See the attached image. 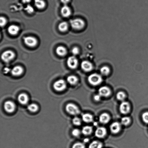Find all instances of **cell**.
<instances>
[{"instance_id":"6da1fadb","label":"cell","mask_w":148,"mask_h":148,"mask_svg":"<svg viewBox=\"0 0 148 148\" xmlns=\"http://www.w3.org/2000/svg\"><path fill=\"white\" fill-rule=\"evenodd\" d=\"M89 83L94 86L99 85L102 81V78L101 75L97 73L91 74L88 78Z\"/></svg>"},{"instance_id":"7a4b0ae2","label":"cell","mask_w":148,"mask_h":148,"mask_svg":"<svg viewBox=\"0 0 148 148\" xmlns=\"http://www.w3.org/2000/svg\"><path fill=\"white\" fill-rule=\"evenodd\" d=\"M70 24L72 28L75 30H81L84 28L85 23L80 19H76L71 20Z\"/></svg>"},{"instance_id":"3957f363","label":"cell","mask_w":148,"mask_h":148,"mask_svg":"<svg viewBox=\"0 0 148 148\" xmlns=\"http://www.w3.org/2000/svg\"><path fill=\"white\" fill-rule=\"evenodd\" d=\"M15 54L11 50H7L4 52L1 55V59L5 63L9 62L14 58Z\"/></svg>"},{"instance_id":"277c9868","label":"cell","mask_w":148,"mask_h":148,"mask_svg":"<svg viewBox=\"0 0 148 148\" xmlns=\"http://www.w3.org/2000/svg\"><path fill=\"white\" fill-rule=\"evenodd\" d=\"M66 110L68 113L73 115L79 114L80 112L79 108L72 103L68 104L66 106Z\"/></svg>"},{"instance_id":"5b68a950","label":"cell","mask_w":148,"mask_h":148,"mask_svg":"<svg viewBox=\"0 0 148 148\" xmlns=\"http://www.w3.org/2000/svg\"><path fill=\"white\" fill-rule=\"evenodd\" d=\"M53 88L57 91H62L65 89L67 84L65 81L59 79L56 81L53 85Z\"/></svg>"},{"instance_id":"8992f818","label":"cell","mask_w":148,"mask_h":148,"mask_svg":"<svg viewBox=\"0 0 148 148\" xmlns=\"http://www.w3.org/2000/svg\"><path fill=\"white\" fill-rule=\"evenodd\" d=\"M24 41L27 46L31 47H35L38 43L36 38L31 36L25 37L24 38Z\"/></svg>"},{"instance_id":"52a82bcc","label":"cell","mask_w":148,"mask_h":148,"mask_svg":"<svg viewBox=\"0 0 148 148\" xmlns=\"http://www.w3.org/2000/svg\"><path fill=\"white\" fill-rule=\"evenodd\" d=\"M79 62L76 57L75 56H71L68 57L67 60L68 67L72 69H75L77 67Z\"/></svg>"},{"instance_id":"ba28073f","label":"cell","mask_w":148,"mask_h":148,"mask_svg":"<svg viewBox=\"0 0 148 148\" xmlns=\"http://www.w3.org/2000/svg\"><path fill=\"white\" fill-rule=\"evenodd\" d=\"M4 109L8 113H12L14 111L15 109V105L13 102L11 101H8L4 104Z\"/></svg>"},{"instance_id":"9c48e42d","label":"cell","mask_w":148,"mask_h":148,"mask_svg":"<svg viewBox=\"0 0 148 148\" xmlns=\"http://www.w3.org/2000/svg\"><path fill=\"white\" fill-rule=\"evenodd\" d=\"M130 109V105L128 102H123L121 103L120 105V112L123 114H126L129 112Z\"/></svg>"},{"instance_id":"30bf717a","label":"cell","mask_w":148,"mask_h":148,"mask_svg":"<svg viewBox=\"0 0 148 148\" xmlns=\"http://www.w3.org/2000/svg\"><path fill=\"white\" fill-rule=\"evenodd\" d=\"M99 94L101 97H107L111 94V90L106 86H103L99 89Z\"/></svg>"},{"instance_id":"8fae6325","label":"cell","mask_w":148,"mask_h":148,"mask_svg":"<svg viewBox=\"0 0 148 148\" xmlns=\"http://www.w3.org/2000/svg\"><path fill=\"white\" fill-rule=\"evenodd\" d=\"M82 69L86 72H89L92 70L93 65L91 63L88 61H84L81 64Z\"/></svg>"},{"instance_id":"7c38bea8","label":"cell","mask_w":148,"mask_h":148,"mask_svg":"<svg viewBox=\"0 0 148 148\" xmlns=\"http://www.w3.org/2000/svg\"><path fill=\"white\" fill-rule=\"evenodd\" d=\"M106 129L103 127H98L95 131V136L99 138L104 137L106 135Z\"/></svg>"},{"instance_id":"4fadbf2b","label":"cell","mask_w":148,"mask_h":148,"mask_svg":"<svg viewBox=\"0 0 148 148\" xmlns=\"http://www.w3.org/2000/svg\"><path fill=\"white\" fill-rule=\"evenodd\" d=\"M61 13L63 17H68L70 16L71 14V11L69 7L67 5H65L61 8Z\"/></svg>"},{"instance_id":"5bb4252c","label":"cell","mask_w":148,"mask_h":148,"mask_svg":"<svg viewBox=\"0 0 148 148\" xmlns=\"http://www.w3.org/2000/svg\"><path fill=\"white\" fill-rule=\"evenodd\" d=\"M111 131L113 134H117L121 129V125L118 122H114L111 125L110 127Z\"/></svg>"},{"instance_id":"9a60e30c","label":"cell","mask_w":148,"mask_h":148,"mask_svg":"<svg viewBox=\"0 0 148 148\" xmlns=\"http://www.w3.org/2000/svg\"><path fill=\"white\" fill-rule=\"evenodd\" d=\"M24 69L23 67L20 66H16L13 67L11 70V73L13 76H20L23 74Z\"/></svg>"},{"instance_id":"2e32d148","label":"cell","mask_w":148,"mask_h":148,"mask_svg":"<svg viewBox=\"0 0 148 148\" xmlns=\"http://www.w3.org/2000/svg\"><path fill=\"white\" fill-rule=\"evenodd\" d=\"M19 31L20 28L18 26L15 25L9 26L8 28V31L11 35H17Z\"/></svg>"},{"instance_id":"e0dca14e","label":"cell","mask_w":148,"mask_h":148,"mask_svg":"<svg viewBox=\"0 0 148 148\" xmlns=\"http://www.w3.org/2000/svg\"><path fill=\"white\" fill-rule=\"evenodd\" d=\"M18 100L20 103L22 105H25L28 103L29 101V97L27 94L25 93H22L19 95Z\"/></svg>"},{"instance_id":"ac0fdd59","label":"cell","mask_w":148,"mask_h":148,"mask_svg":"<svg viewBox=\"0 0 148 148\" xmlns=\"http://www.w3.org/2000/svg\"><path fill=\"white\" fill-rule=\"evenodd\" d=\"M110 120V116L108 114L105 113L102 114L99 117L100 122L103 124H107Z\"/></svg>"},{"instance_id":"d6986e66","label":"cell","mask_w":148,"mask_h":148,"mask_svg":"<svg viewBox=\"0 0 148 148\" xmlns=\"http://www.w3.org/2000/svg\"><path fill=\"white\" fill-rule=\"evenodd\" d=\"M56 53L61 57L65 56L67 53V50L65 47L63 46H59L56 49Z\"/></svg>"},{"instance_id":"ffe728a7","label":"cell","mask_w":148,"mask_h":148,"mask_svg":"<svg viewBox=\"0 0 148 148\" xmlns=\"http://www.w3.org/2000/svg\"><path fill=\"white\" fill-rule=\"evenodd\" d=\"M35 7L39 9H43L46 7V4L44 0H35Z\"/></svg>"},{"instance_id":"44dd1931","label":"cell","mask_w":148,"mask_h":148,"mask_svg":"<svg viewBox=\"0 0 148 148\" xmlns=\"http://www.w3.org/2000/svg\"><path fill=\"white\" fill-rule=\"evenodd\" d=\"M68 25L66 22H62L59 25V30L61 32H65L68 30Z\"/></svg>"},{"instance_id":"7402d4cb","label":"cell","mask_w":148,"mask_h":148,"mask_svg":"<svg viewBox=\"0 0 148 148\" xmlns=\"http://www.w3.org/2000/svg\"><path fill=\"white\" fill-rule=\"evenodd\" d=\"M82 119L85 122L89 123L93 121L92 115L89 113H85L82 116Z\"/></svg>"},{"instance_id":"603a6c76","label":"cell","mask_w":148,"mask_h":148,"mask_svg":"<svg viewBox=\"0 0 148 148\" xmlns=\"http://www.w3.org/2000/svg\"><path fill=\"white\" fill-rule=\"evenodd\" d=\"M67 81L71 85H74L76 84L78 81V79L76 76L71 75L68 76L67 79Z\"/></svg>"},{"instance_id":"cb8c5ba5","label":"cell","mask_w":148,"mask_h":148,"mask_svg":"<svg viewBox=\"0 0 148 148\" xmlns=\"http://www.w3.org/2000/svg\"><path fill=\"white\" fill-rule=\"evenodd\" d=\"M93 131L92 127L90 126H86L83 127L82 132L85 135H89Z\"/></svg>"},{"instance_id":"d4e9b609","label":"cell","mask_w":148,"mask_h":148,"mask_svg":"<svg viewBox=\"0 0 148 148\" xmlns=\"http://www.w3.org/2000/svg\"><path fill=\"white\" fill-rule=\"evenodd\" d=\"M102 144L97 141H94L92 142L89 146V148H102Z\"/></svg>"},{"instance_id":"484cf974","label":"cell","mask_w":148,"mask_h":148,"mask_svg":"<svg viewBox=\"0 0 148 148\" xmlns=\"http://www.w3.org/2000/svg\"><path fill=\"white\" fill-rule=\"evenodd\" d=\"M28 109L30 111L32 112H36L38 110V107L36 104L32 103L30 104L28 106Z\"/></svg>"},{"instance_id":"4316f807","label":"cell","mask_w":148,"mask_h":148,"mask_svg":"<svg viewBox=\"0 0 148 148\" xmlns=\"http://www.w3.org/2000/svg\"><path fill=\"white\" fill-rule=\"evenodd\" d=\"M100 72L102 75H104V76H107L110 73V70L109 67L104 66L101 68V70H100Z\"/></svg>"},{"instance_id":"83f0119b","label":"cell","mask_w":148,"mask_h":148,"mask_svg":"<svg viewBox=\"0 0 148 148\" xmlns=\"http://www.w3.org/2000/svg\"><path fill=\"white\" fill-rule=\"evenodd\" d=\"M131 122V119L128 117H124L122 118L121 123L123 125L127 126Z\"/></svg>"},{"instance_id":"f1b7e54d","label":"cell","mask_w":148,"mask_h":148,"mask_svg":"<svg viewBox=\"0 0 148 148\" xmlns=\"http://www.w3.org/2000/svg\"><path fill=\"white\" fill-rule=\"evenodd\" d=\"M126 97L125 94L123 92L120 91L117 93L116 97L117 99L119 101H122L125 99Z\"/></svg>"},{"instance_id":"f546056e","label":"cell","mask_w":148,"mask_h":148,"mask_svg":"<svg viewBox=\"0 0 148 148\" xmlns=\"http://www.w3.org/2000/svg\"><path fill=\"white\" fill-rule=\"evenodd\" d=\"M73 123L75 125L79 126L81 124V122L80 119L77 117H74L73 119Z\"/></svg>"},{"instance_id":"4dcf8cb0","label":"cell","mask_w":148,"mask_h":148,"mask_svg":"<svg viewBox=\"0 0 148 148\" xmlns=\"http://www.w3.org/2000/svg\"><path fill=\"white\" fill-rule=\"evenodd\" d=\"M72 148H85V146L83 143L77 142L74 144Z\"/></svg>"},{"instance_id":"1f68e13d","label":"cell","mask_w":148,"mask_h":148,"mask_svg":"<svg viewBox=\"0 0 148 148\" xmlns=\"http://www.w3.org/2000/svg\"><path fill=\"white\" fill-rule=\"evenodd\" d=\"M143 121L146 124H148V112H145L142 115Z\"/></svg>"},{"instance_id":"d6a6232c","label":"cell","mask_w":148,"mask_h":148,"mask_svg":"<svg viewBox=\"0 0 148 148\" xmlns=\"http://www.w3.org/2000/svg\"><path fill=\"white\" fill-rule=\"evenodd\" d=\"M7 20L5 17H1L0 18V25L1 27H3L7 24Z\"/></svg>"},{"instance_id":"836d02e7","label":"cell","mask_w":148,"mask_h":148,"mask_svg":"<svg viewBox=\"0 0 148 148\" xmlns=\"http://www.w3.org/2000/svg\"><path fill=\"white\" fill-rule=\"evenodd\" d=\"M79 49L77 47H75L73 48L72 50V53L74 55H77L79 53Z\"/></svg>"},{"instance_id":"e575fe53","label":"cell","mask_w":148,"mask_h":148,"mask_svg":"<svg viewBox=\"0 0 148 148\" xmlns=\"http://www.w3.org/2000/svg\"><path fill=\"white\" fill-rule=\"evenodd\" d=\"M81 133L79 129H76L73 130L72 134L75 137H78L79 136Z\"/></svg>"},{"instance_id":"d590c367","label":"cell","mask_w":148,"mask_h":148,"mask_svg":"<svg viewBox=\"0 0 148 148\" xmlns=\"http://www.w3.org/2000/svg\"><path fill=\"white\" fill-rule=\"evenodd\" d=\"M27 11L28 13H32L33 12V9L31 6H28L27 8Z\"/></svg>"},{"instance_id":"8d00e7d4","label":"cell","mask_w":148,"mask_h":148,"mask_svg":"<svg viewBox=\"0 0 148 148\" xmlns=\"http://www.w3.org/2000/svg\"><path fill=\"white\" fill-rule=\"evenodd\" d=\"M101 96L98 94V95H96L94 96V99L96 101H99L101 99Z\"/></svg>"},{"instance_id":"74e56055","label":"cell","mask_w":148,"mask_h":148,"mask_svg":"<svg viewBox=\"0 0 148 148\" xmlns=\"http://www.w3.org/2000/svg\"><path fill=\"white\" fill-rule=\"evenodd\" d=\"M60 1L64 5H67V4L69 3L70 0H60Z\"/></svg>"},{"instance_id":"f35d334b","label":"cell","mask_w":148,"mask_h":148,"mask_svg":"<svg viewBox=\"0 0 148 148\" xmlns=\"http://www.w3.org/2000/svg\"><path fill=\"white\" fill-rule=\"evenodd\" d=\"M21 1L24 3H27L31 2V0H21Z\"/></svg>"},{"instance_id":"ab89813d","label":"cell","mask_w":148,"mask_h":148,"mask_svg":"<svg viewBox=\"0 0 148 148\" xmlns=\"http://www.w3.org/2000/svg\"><path fill=\"white\" fill-rule=\"evenodd\" d=\"M89 140L88 139H85V140H84V141L85 142H87V141H88Z\"/></svg>"}]
</instances>
